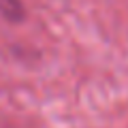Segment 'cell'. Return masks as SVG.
<instances>
[{"label":"cell","instance_id":"cell-1","mask_svg":"<svg viewBox=\"0 0 128 128\" xmlns=\"http://www.w3.org/2000/svg\"><path fill=\"white\" fill-rule=\"evenodd\" d=\"M0 15H4L6 19H22V2L19 0H0Z\"/></svg>","mask_w":128,"mask_h":128}]
</instances>
